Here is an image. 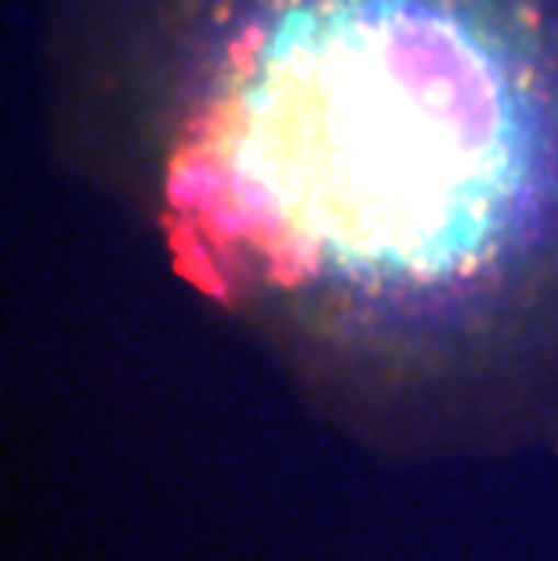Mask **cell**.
<instances>
[{"label":"cell","mask_w":558,"mask_h":561,"mask_svg":"<svg viewBox=\"0 0 558 561\" xmlns=\"http://www.w3.org/2000/svg\"><path fill=\"white\" fill-rule=\"evenodd\" d=\"M47 51L84 171L221 297L558 301V0H52Z\"/></svg>","instance_id":"obj_1"}]
</instances>
